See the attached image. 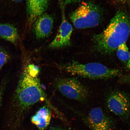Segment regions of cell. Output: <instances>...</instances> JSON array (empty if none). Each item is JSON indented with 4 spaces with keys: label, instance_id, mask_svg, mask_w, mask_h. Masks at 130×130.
<instances>
[{
    "label": "cell",
    "instance_id": "44dd1931",
    "mask_svg": "<svg viewBox=\"0 0 130 130\" xmlns=\"http://www.w3.org/2000/svg\"><path fill=\"white\" fill-rule=\"evenodd\" d=\"M48 130H62L60 129H52Z\"/></svg>",
    "mask_w": 130,
    "mask_h": 130
},
{
    "label": "cell",
    "instance_id": "e0dca14e",
    "mask_svg": "<svg viewBox=\"0 0 130 130\" xmlns=\"http://www.w3.org/2000/svg\"><path fill=\"white\" fill-rule=\"evenodd\" d=\"M83 0H64V4L67 5L80 3Z\"/></svg>",
    "mask_w": 130,
    "mask_h": 130
},
{
    "label": "cell",
    "instance_id": "2e32d148",
    "mask_svg": "<svg viewBox=\"0 0 130 130\" xmlns=\"http://www.w3.org/2000/svg\"><path fill=\"white\" fill-rule=\"evenodd\" d=\"M121 77V82L130 84V76L125 75Z\"/></svg>",
    "mask_w": 130,
    "mask_h": 130
},
{
    "label": "cell",
    "instance_id": "ac0fdd59",
    "mask_svg": "<svg viewBox=\"0 0 130 130\" xmlns=\"http://www.w3.org/2000/svg\"><path fill=\"white\" fill-rule=\"evenodd\" d=\"M118 1L119 2L122 4L130 3V0H118Z\"/></svg>",
    "mask_w": 130,
    "mask_h": 130
},
{
    "label": "cell",
    "instance_id": "277c9868",
    "mask_svg": "<svg viewBox=\"0 0 130 130\" xmlns=\"http://www.w3.org/2000/svg\"><path fill=\"white\" fill-rule=\"evenodd\" d=\"M101 9L92 2H84L70 14V18L77 29L92 28L97 26L101 22Z\"/></svg>",
    "mask_w": 130,
    "mask_h": 130
},
{
    "label": "cell",
    "instance_id": "9c48e42d",
    "mask_svg": "<svg viewBox=\"0 0 130 130\" xmlns=\"http://www.w3.org/2000/svg\"><path fill=\"white\" fill-rule=\"evenodd\" d=\"M54 20L52 16L44 13L39 17L34 23L32 31L37 40L49 36L53 28Z\"/></svg>",
    "mask_w": 130,
    "mask_h": 130
},
{
    "label": "cell",
    "instance_id": "30bf717a",
    "mask_svg": "<svg viewBox=\"0 0 130 130\" xmlns=\"http://www.w3.org/2000/svg\"><path fill=\"white\" fill-rule=\"evenodd\" d=\"M48 0H26L27 20L33 24L39 17L44 13L48 6Z\"/></svg>",
    "mask_w": 130,
    "mask_h": 130
},
{
    "label": "cell",
    "instance_id": "52a82bcc",
    "mask_svg": "<svg viewBox=\"0 0 130 130\" xmlns=\"http://www.w3.org/2000/svg\"><path fill=\"white\" fill-rule=\"evenodd\" d=\"M85 121L92 130H110L114 124L113 120L99 107L91 109Z\"/></svg>",
    "mask_w": 130,
    "mask_h": 130
},
{
    "label": "cell",
    "instance_id": "5b68a950",
    "mask_svg": "<svg viewBox=\"0 0 130 130\" xmlns=\"http://www.w3.org/2000/svg\"><path fill=\"white\" fill-rule=\"evenodd\" d=\"M54 85L67 98L81 102L87 101L88 98L89 92L87 88L75 78H58L55 80Z\"/></svg>",
    "mask_w": 130,
    "mask_h": 130
},
{
    "label": "cell",
    "instance_id": "8992f818",
    "mask_svg": "<svg viewBox=\"0 0 130 130\" xmlns=\"http://www.w3.org/2000/svg\"><path fill=\"white\" fill-rule=\"evenodd\" d=\"M107 108L113 114L125 121L130 118V96L122 91L110 92L106 100Z\"/></svg>",
    "mask_w": 130,
    "mask_h": 130
},
{
    "label": "cell",
    "instance_id": "7a4b0ae2",
    "mask_svg": "<svg viewBox=\"0 0 130 130\" xmlns=\"http://www.w3.org/2000/svg\"><path fill=\"white\" fill-rule=\"evenodd\" d=\"M130 35V17L127 13L120 10L110 20L105 30L94 36L95 48L101 54L108 55L126 43Z\"/></svg>",
    "mask_w": 130,
    "mask_h": 130
},
{
    "label": "cell",
    "instance_id": "5bb4252c",
    "mask_svg": "<svg viewBox=\"0 0 130 130\" xmlns=\"http://www.w3.org/2000/svg\"><path fill=\"white\" fill-rule=\"evenodd\" d=\"M10 58L9 53L4 49L0 48V70L8 62Z\"/></svg>",
    "mask_w": 130,
    "mask_h": 130
},
{
    "label": "cell",
    "instance_id": "8fae6325",
    "mask_svg": "<svg viewBox=\"0 0 130 130\" xmlns=\"http://www.w3.org/2000/svg\"><path fill=\"white\" fill-rule=\"evenodd\" d=\"M51 116V111L46 105L41 107L32 117V123L40 130H43L49 124Z\"/></svg>",
    "mask_w": 130,
    "mask_h": 130
},
{
    "label": "cell",
    "instance_id": "3957f363",
    "mask_svg": "<svg viewBox=\"0 0 130 130\" xmlns=\"http://www.w3.org/2000/svg\"><path fill=\"white\" fill-rule=\"evenodd\" d=\"M59 67L61 70L73 75L92 79H106L122 76L120 70L107 67L97 62L83 64L73 61Z\"/></svg>",
    "mask_w": 130,
    "mask_h": 130
},
{
    "label": "cell",
    "instance_id": "6da1fadb",
    "mask_svg": "<svg viewBox=\"0 0 130 130\" xmlns=\"http://www.w3.org/2000/svg\"><path fill=\"white\" fill-rule=\"evenodd\" d=\"M23 60L22 72L6 118V130H17L23 115L46 98L38 77L40 68L26 57Z\"/></svg>",
    "mask_w": 130,
    "mask_h": 130
},
{
    "label": "cell",
    "instance_id": "ba28073f",
    "mask_svg": "<svg viewBox=\"0 0 130 130\" xmlns=\"http://www.w3.org/2000/svg\"><path fill=\"white\" fill-rule=\"evenodd\" d=\"M62 7V21L59 30L54 39L48 45L50 48L65 47L71 44V39L73 32L72 25L67 20L64 13V6Z\"/></svg>",
    "mask_w": 130,
    "mask_h": 130
},
{
    "label": "cell",
    "instance_id": "4fadbf2b",
    "mask_svg": "<svg viewBox=\"0 0 130 130\" xmlns=\"http://www.w3.org/2000/svg\"><path fill=\"white\" fill-rule=\"evenodd\" d=\"M116 51L117 56L119 59L123 62H127L129 57V51L126 43L120 45Z\"/></svg>",
    "mask_w": 130,
    "mask_h": 130
},
{
    "label": "cell",
    "instance_id": "9a60e30c",
    "mask_svg": "<svg viewBox=\"0 0 130 130\" xmlns=\"http://www.w3.org/2000/svg\"><path fill=\"white\" fill-rule=\"evenodd\" d=\"M6 85V81L5 80L3 81L0 85V110H1L3 95L5 89Z\"/></svg>",
    "mask_w": 130,
    "mask_h": 130
},
{
    "label": "cell",
    "instance_id": "ffe728a7",
    "mask_svg": "<svg viewBox=\"0 0 130 130\" xmlns=\"http://www.w3.org/2000/svg\"><path fill=\"white\" fill-rule=\"evenodd\" d=\"M12 1L14 2L18 3L21 2L23 0H12Z\"/></svg>",
    "mask_w": 130,
    "mask_h": 130
},
{
    "label": "cell",
    "instance_id": "7c38bea8",
    "mask_svg": "<svg viewBox=\"0 0 130 130\" xmlns=\"http://www.w3.org/2000/svg\"><path fill=\"white\" fill-rule=\"evenodd\" d=\"M0 37L15 44L19 40V35L14 26L9 24H0Z\"/></svg>",
    "mask_w": 130,
    "mask_h": 130
},
{
    "label": "cell",
    "instance_id": "d6986e66",
    "mask_svg": "<svg viewBox=\"0 0 130 130\" xmlns=\"http://www.w3.org/2000/svg\"><path fill=\"white\" fill-rule=\"evenodd\" d=\"M127 68L128 70H130V51H129V59L127 61Z\"/></svg>",
    "mask_w": 130,
    "mask_h": 130
}]
</instances>
